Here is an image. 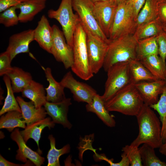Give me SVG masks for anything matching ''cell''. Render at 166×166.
<instances>
[{
	"instance_id": "cell-1",
	"label": "cell",
	"mask_w": 166,
	"mask_h": 166,
	"mask_svg": "<svg viewBox=\"0 0 166 166\" xmlns=\"http://www.w3.org/2000/svg\"><path fill=\"white\" fill-rule=\"evenodd\" d=\"M139 126V133L130 145L138 147L146 144L154 148H159L163 143L161 126L156 114L149 106L144 104L136 116Z\"/></svg>"
},
{
	"instance_id": "cell-2",
	"label": "cell",
	"mask_w": 166,
	"mask_h": 166,
	"mask_svg": "<svg viewBox=\"0 0 166 166\" xmlns=\"http://www.w3.org/2000/svg\"><path fill=\"white\" fill-rule=\"evenodd\" d=\"M144 104L138 90L131 83L120 89L110 99L105 102V108L109 112L135 116Z\"/></svg>"
},
{
	"instance_id": "cell-3",
	"label": "cell",
	"mask_w": 166,
	"mask_h": 166,
	"mask_svg": "<svg viewBox=\"0 0 166 166\" xmlns=\"http://www.w3.org/2000/svg\"><path fill=\"white\" fill-rule=\"evenodd\" d=\"M138 40L133 34L126 35L110 40L103 67L107 72L113 65L128 62L136 59Z\"/></svg>"
},
{
	"instance_id": "cell-4",
	"label": "cell",
	"mask_w": 166,
	"mask_h": 166,
	"mask_svg": "<svg viewBox=\"0 0 166 166\" xmlns=\"http://www.w3.org/2000/svg\"><path fill=\"white\" fill-rule=\"evenodd\" d=\"M72 49L73 63L72 71L82 79L87 81L93 76L89 65L86 44V33L80 22L76 27Z\"/></svg>"
},
{
	"instance_id": "cell-5",
	"label": "cell",
	"mask_w": 166,
	"mask_h": 166,
	"mask_svg": "<svg viewBox=\"0 0 166 166\" xmlns=\"http://www.w3.org/2000/svg\"><path fill=\"white\" fill-rule=\"evenodd\" d=\"M72 0H61L58 8L48 10L47 15L57 20L61 25L67 43L72 48L74 33L80 20L77 14L73 12Z\"/></svg>"
},
{
	"instance_id": "cell-6",
	"label": "cell",
	"mask_w": 166,
	"mask_h": 166,
	"mask_svg": "<svg viewBox=\"0 0 166 166\" xmlns=\"http://www.w3.org/2000/svg\"><path fill=\"white\" fill-rule=\"evenodd\" d=\"M107 78L101 98L106 102L120 89L131 83L128 62H119L107 70Z\"/></svg>"
},
{
	"instance_id": "cell-7",
	"label": "cell",
	"mask_w": 166,
	"mask_h": 166,
	"mask_svg": "<svg viewBox=\"0 0 166 166\" xmlns=\"http://www.w3.org/2000/svg\"><path fill=\"white\" fill-rule=\"evenodd\" d=\"M137 27L136 21L126 2L118 4L108 39L112 40L126 35L133 34Z\"/></svg>"
},
{
	"instance_id": "cell-8",
	"label": "cell",
	"mask_w": 166,
	"mask_h": 166,
	"mask_svg": "<svg viewBox=\"0 0 166 166\" xmlns=\"http://www.w3.org/2000/svg\"><path fill=\"white\" fill-rule=\"evenodd\" d=\"M72 5L85 29L106 41H109L96 19L93 13V2L90 0H72Z\"/></svg>"
},
{
	"instance_id": "cell-9",
	"label": "cell",
	"mask_w": 166,
	"mask_h": 166,
	"mask_svg": "<svg viewBox=\"0 0 166 166\" xmlns=\"http://www.w3.org/2000/svg\"><path fill=\"white\" fill-rule=\"evenodd\" d=\"M85 30L86 33L87 48L89 65L93 73L96 74L103 67L109 41H106L93 34L88 30Z\"/></svg>"
},
{
	"instance_id": "cell-10",
	"label": "cell",
	"mask_w": 166,
	"mask_h": 166,
	"mask_svg": "<svg viewBox=\"0 0 166 166\" xmlns=\"http://www.w3.org/2000/svg\"><path fill=\"white\" fill-rule=\"evenodd\" d=\"M52 42L51 49L56 60L63 63L65 68H71L73 63L72 48L67 43L63 31L56 25L52 26Z\"/></svg>"
},
{
	"instance_id": "cell-11",
	"label": "cell",
	"mask_w": 166,
	"mask_h": 166,
	"mask_svg": "<svg viewBox=\"0 0 166 166\" xmlns=\"http://www.w3.org/2000/svg\"><path fill=\"white\" fill-rule=\"evenodd\" d=\"M60 83L64 88L70 90L74 100L77 102L90 104L92 101L94 96L97 93L91 86L76 80L70 71L65 74Z\"/></svg>"
},
{
	"instance_id": "cell-12",
	"label": "cell",
	"mask_w": 166,
	"mask_h": 166,
	"mask_svg": "<svg viewBox=\"0 0 166 166\" xmlns=\"http://www.w3.org/2000/svg\"><path fill=\"white\" fill-rule=\"evenodd\" d=\"M117 6L115 0L101 1L93 3V13L96 19L108 38Z\"/></svg>"
},
{
	"instance_id": "cell-13",
	"label": "cell",
	"mask_w": 166,
	"mask_h": 166,
	"mask_svg": "<svg viewBox=\"0 0 166 166\" xmlns=\"http://www.w3.org/2000/svg\"><path fill=\"white\" fill-rule=\"evenodd\" d=\"M10 138L18 147L15 156L16 160L26 163L28 159L36 166H41L44 164L45 158L38 152L33 151L27 146L18 128H15L12 132Z\"/></svg>"
},
{
	"instance_id": "cell-14",
	"label": "cell",
	"mask_w": 166,
	"mask_h": 166,
	"mask_svg": "<svg viewBox=\"0 0 166 166\" xmlns=\"http://www.w3.org/2000/svg\"><path fill=\"white\" fill-rule=\"evenodd\" d=\"M166 84V80H157L142 81L134 84L139 92L144 103L148 106L156 103Z\"/></svg>"
},
{
	"instance_id": "cell-15",
	"label": "cell",
	"mask_w": 166,
	"mask_h": 166,
	"mask_svg": "<svg viewBox=\"0 0 166 166\" xmlns=\"http://www.w3.org/2000/svg\"><path fill=\"white\" fill-rule=\"evenodd\" d=\"M34 39V30L29 29L12 35L9 38L6 51L12 60L18 54L28 53L29 45Z\"/></svg>"
},
{
	"instance_id": "cell-16",
	"label": "cell",
	"mask_w": 166,
	"mask_h": 166,
	"mask_svg": "<svg viewBox=\"0 0 166 166\" xmlns=\"http://www.w3.org/2000/svg\"><path fill=\"white\" fill-rule=\"evenodd\" d=\"M71 99L65 98L62 101L53 103L46 101L44 105L47 114L55 124L62 125L65 128L70 129L72 125L68 119L69 106L71 105Z\"/></svg>"
},
{
	"instance_id": "cell-17",
	"label": "cell",
	"mask_w": 166,
	"mask_h": 166,
	"mask_svg": "<svg viewBox=\"0 0 166 166\" xmlns=\"http://www.w3.org/2000/svg\"><path fill=\"white\" fill-rule=\"evenodd\" d=\"M34 39L43 49L51 53L53 30L46 17L42 15L34 30Z\"/></svg>"
},
{
	"instance_id": "cell-18",
	"label": "cell",
	"mask_w": 166,
	"mask_h": 166,
	"mask_svg": "<svg viewBox=\"0 0 166 166\" xmlns=\"http://www.w3.org/2000/svg\"><path fill=\"white\" fill-rule=\"evenodd\" d=\"M55 125V123L50 118H45L26 125L23 130L20 131V132L26 143L30 138L35 141L38 147V152L41 155L42 151L39 148V141L42 131L46 127L49 129L53 128Z\"/></svg>"
},
{
	"instance_id": "cell-19",
	"label": "cell",
	"mask_w": 166,
	"mask_h": 166,
	"mask_svg": "<svg viewBox=\"0 0 166 166\" xmlns=\"http://www.w3.org/2000/svg\"><path fill=\"white\" fill-rule=\"evenodd\" d=\"M47 0H28L20 2L16 6L20 12L18 15L19 22L25 23L31 21L36 15L46 7Z\"/></svg>"
},
{
	"instance_id": "cell-20",
	"label": "cell",
	"mask_w": 166,
	"mask_h": 166,
	"mask_svg": "<svg viewBox=\"0 0 166 166\" xmlns=\"http://www.w3.org/2000/svg\"><path fill=\"white\" fill-rule=\"evenodd\" d=\"M16 99L26 125L45 118L47 113L44 107L38 109L32 101H26L20 96H17Z\"/></svg>"
},
{
	"instance_id": "cell-21",
	"label": "cell",
	"mask_w": 166,
	"mask_h": 166,
	"mask_svg": "<svg viewBox=\"0 0 166 166\" xmlns=\"http://www.w3.org/2000/svg\"><path fill=\"white\" fill-rule=\"evenodd\" d=\"M42 67L44 71L47 80L49 83L48 87L45 89L46 93L47 101L53 103L62 101L66 98L64 92L65 88L60 82H58L54 78L50 68Z\"/></svg>"
},
{
	"instance_id": "cell-22",
	"label": "cell",
	"mask_w": 166,
	"mask_h": 166,
	"mask_svg": "<svg viewBox=\"0 0 166 166\" xmlns=\"http://www.w3.org/2000/svg\"><path fill=\"white\" fill-rule=\"evenodd\" d=\"M85 107L87 111L95 113L108 126L113 127L115 126L116 122L113 116L109 114L101 96L98 94L94 96L91 103L86 105Z\"/></svg>"
},
{
	"instance_id": "cell-23",
	"label": "cell",
	"mask_w": 166,
	"mask_h": 166,
	"mask_svg": "<svg viewBox=\"0 0 166 166\" xmlns=\"http://www.w3.org/2000/svg\"><path fill=\"white\" fill-rule=\"evenodd\" d=\"M45 90L43 85L32 80L21 93L23 97L30 99L38 109L47 101Z\"/></svg>"
},
{
	"instance_id": "cell-24",
	"label": "cell",
	"mask_w": 166,
	"mask_h": 166,
	"mask_svg": "<svg viewBox=\"0 0 166 166\" xmlns=\"http://www.w3.org/2000/svg\"><path fill=\"white\" fill-rule=\"evenodd\" d=\"M5 75L10 78L14 93L21 92L33 80L30 73L17 67H12Z\"/></svg>"
},
{
	"instance_id": "cell-25",
	"label": "cell",
	"mask_w": 166,
	"mask_h": 166,
	"mask_svg": "<svg viewBox=\"0 0 166 166\" xmlns=\"http://www.w3.org/2000/svg\"><path fill=\"white\" fill-rule=\"evenodd\" d=\"M128 64L131 83L134 85L142 81L158 80L137 59L130 61Z\"/></svg>"
},
{
	"instance_id": "cell-26",
	"label": "cell",
	"mask_w": 166,
	"mask_h": 166,
	"mask_svg": "<svg viewBox=\"0 0 166 166\" xmlns=\"http://www.w3.org/2000/svg\"><path fill=\"white\" fill-rule=\"evenodd\" d=\"M140 61L158 80H166V63L158 54H152Z\"/></svg>"
},
{
	"instance_id": "cell-27",
	"label": "cell",
	"mask_w": 166,
	"mask_h": 166,
	"mask_svg": "<svg viewBox=\"0 0 166 166\" xmlns=\"http://www.w3.org/2000/svg\"><path fill=\"white\" fill-rule=\"evenodd\" d=\"M0 128H5L12 132L16 128H25L26 123L21 112L13 111L8 112L1 116Z\"/></svg>"
},
{
	"instance_id": "cell-28",
	"label": "cell",
	"mask_w": 166,
	"mask_h": 166,
	"mask_svg": "<svg viewBox=\"0 0 166 166\" xmlns=\"http://www.w3.org/2000/svg\"><path fill=\"white\" fill-rule=\"evenodd\" d=\"M158 2L157 0H146L136 20V29L157 18Z\"/></svg>"
},
{
	"instance_id": "cell-29",
	"label": "cell",
	"mask_w": 166,
	"mask_h": 166,
	"mask_svg": "<svg viewBox=\"0 0 166 166\" xmlns=\"http://www.w3.org/2000/svg\"><path fill=\"white\" fill-rule=\"evenodd\" d=\"M157 36L138 41L136 47V58L139 60L152 54H159Z\"/></svg>"
},
{
	"instance_id": "cell-30",
	"label": "cell",
	"mask_w": 166,
	"mask_h": 166,
	"mask_svg": "<svg viewBox=\"0 0 166 166\" xmlns=\"http://www.w3.org/2000/svg\"><path fill=\"white\" fill-rule=\"evenodd\" d=\"M163 30L162 23L157 18L137 29L134 34L138 41L157 36Z\"/></svg>"
},
{
	"instance_id": "cell-31",
	"label": "cell",
	"mask_w": 166,
	"mask_h": 166,
	"mask_svg": "<svg viewBox=\"0 0 166 166\" xmlns=\"http://www.w3.org/2000/svg\"><path fill=\"white\" fill-rule=\"evenodd\" d=\"M3 80L7 89V95L4 105L0 111V116L10 111H15L21 113L20 107L14 97L10 78L6 75H4Z\"/></svg>"
},
{
	"instance_id": "cell-32",
	"label": "cell",
	"mask_w": 166,
	"mask_h": 166,
	"mask_svg": "<svg viewBox=\"0 0 166 166\" xmlns=\"http://www.w3.org/2000/svg\"><path fill=\"white\" fill-rule=\"evenodd\" d=\"M48 138L50 141V148L47 156L48 160L47 166H60L59 159L60 157L70 152V147L68 144L60 149H57L55 146L56 141L52 135H49Z\"/></svg>"
},
{
	"instance_id": "cell-33",
	"label": "cell",
	"mask_w": 166,
	"mask_h": 166,
	"mask_svg": "<svg viewBox=\"0 0 166 166\" xmlns=\"http://www.w3.org/2000/svg\"><path fill=\"white\" fill-rule=\"evenodd\" d=\"M139 148L143 166H166V163L156 156L155 148L151 146L144 144Z\"/></svg>"
},
{
	"instance_id": "cell-34",
	"label": "cell",
	"mask_w": 166,
	"mask_h": 166,
	"mask_svg": "<svg viewBox=\"0 0 166 166\" xmlns=\"http://www.w3.org/2000/svg\"><path fill=\"white\" fill-rule=\"evenodd\" d=\"M150 107L158 113L161 123V136L163 143L166 140V84L160 98L155 104Z\"/></svg>"
},
{
	"instance_id": "cell-35",
	"label": "cell",
	"mask_w": 166,
	"mask_h": 166,
	"mask_svg": "<svg viewBox=\"0 0 166 166\" xmlns=\"http://www.w3.org/2000/svg\"><path fill=\"white\" fill-rule=\"evenodd\" d=\"M16 6L11 7L0 14V23L6 27H10L17 25L19 22L16 10Z\"/></svg>"
},
{
	"instance_id": "cell-36",
	"label": "cell",
	"mask_w": 166,
	"mask_h": 166,
	"mask_svg": "<svg viewBox=\"0 0 166 166\" xmlns=\"http://www.w3.org/2000/svg\"><path fill=\"white\" fill-rule=\"evenodd\" d=\"M122 150L128 159L130 166H143L138 147L127 145L122 148Z\"/></svg>"
},
{
	"instance_id": "cell-37",
	"label": "cell",
	"mask_w": 166,
	"mask_h": 166,
	"mask_svg": "<svg viewBox=\"0 0 166 166\" xmlns=\"http://www.w3.org/2000/svg\"><path fill=\"white\" fill-rule=\"evenodd\" d=\"M12 60L9 54L6 51L0 55V76L5 75L11 69Z\"/></svg>"
},
{
	"instance_id": "cell-38",
	"label": "cell",
	"mask_w": 166,
	"mask_h": 166,
	"mask_svg": "<svg viewBox=\"0 0 166 166\" xmlns=\"http://www.w3.org/2000/svg\"><path fill=\"white\" fill-rule=\"evenodd\" d=\"M146 0H127L126 5L136 20L140 10L144 5Z\"/></svg>"
},
{
	"instance_id": "cell-39",
	"label": "cell",
	"mask_w": 166,
	"mask_h": 166,
	"mask_svg": "<svg viewBox=\"0 0 166 166\" xmlns=\"http://www.w3.org/2000/svg\"><path fill=\"white\" fill-rule=\"evenodd\" d=\"M159 54L164 61L166 59V33L163 30L157 36Z\"/></svg>"
},
{
	"instance_id": "cell-40",
	"label": "cell",
	"mask_w": 166,
	"mask_h": 166,
	"mask_svg": "<svg viewBox=\"0 0 166 166\" xmlns=\"http://www.w3.org/2000/svg\"><path fill=\"white\" fill-rule=\"evenodd\" d=\"M157 18L162 23L166 22V2H158Z\"/></svg>"
},
{
	"instance_id": "cell-41",
	"label": "cell",
	"mask_w": 166,
	"mask_h": 166,
	"mask_svg": "<svg viewBox=\"0 0 166 166\" xmlns=\"http://www.w3.org/2000/svg\"><path fill=\"white\" fill-rule=\"evenodd\" d=\"M20 2L18 0H0V12L11 7L16 6Z\"/></svg>"
},
{
	"instance_id": "cell-42",
	"label": "cell",
	"mask_w": 166,
	"mask_h": 166,
	"mask_svg": "<svg viewBox=\"0 0 166 166\" xmlns=\"http://www.w3.org/2000/svg\"><path fill=\"white\" fill-rule=\"evenodd\" d=\"M121 160L120 161L117 163H114L113 162L110 164L111 166H128L130 163L126 155L123 152L121 155Z\"/></svg>"
},
{
	"instance_id": "cell-43",
	"label": "cell",
	"mask_w": 166,
	"mask_h": 166,
	"mask_svg": "<svg viewBox=\"0 0 166 166\" xmlns=\"http://www.w3.org/2000/svg\"><path fill=\"white\" fill-rule=\"evenodd\" d=\"M21 164L11 162L6 160L2 155H0V166H20Z\"/></svg>"
},
{
	"instance_id": "cell-44",
	"label": "cell",
	"mask_w": 166,
	"mask_h": 166,
	"mask_svg": "<svg viewBox=\"0 0 166 166\" xmlns=\"http://www.w3.org/2000/svg\"><path fill=\"white\" fill-rule=\"evenodd\" d=\"M159 151L162 154L166 156V140L159 148Z\"/></svg>"
},
{
	"instance_id": "cell-45",
	"label": "cell",
	"mask_w": 166,
	"mask_h": 166,
	"mask_svg": "<svg viewBox=\"0 0 166 166\" xmlns=\"http://www.w3.org/2000/svg\"><path fill=\"white\" fill-rule=\"evenodd\" d=\"M163 31L166 33V22L162 23Z\"/></svg>"
},
{
	"instance_id": "cell-46",
	"label": "cell",
	"mask_w": 166,
	"mask_h": 166,
	"mask_svg": "<svg viewBox=\"0 0 166 166\" xmlns=\"http://www.w3.org/2000/svg\"><path fill=\"white\" fill-rule=\"evenodd\" d=\"M117 3L118 4L121 3L126 1L127 0H115Z\"/></svg>"
},
{
	"instance_id": "cell-47",
	"label": "cell",
	"mask_w": 166,
	"mask_h": 166,
	"mask_svg": "<svg viewBox=\"0 0 166 166\" xmlns=\"http://www.w3.org/2000/svg\"><path fill=\"white\" fill-rule=\"evenodd\" d=\"M91 0V1H92L94 3V2H95L97 1H107V0L113 1L115 0Z\"/></svg>"
},
{
	"instance_id": "cell-48",
	"label": "cell",
	"mask_w": 166,
	"mask_h": 166,
	"mask_svg": "<svg viewBox=\"0 0 166 166\" xmlns=\"http://www.w3.org/2000/svg\"><path fill=\"white\" fill-rule=\"evenodd\" d=\"M158 2H166V0H157Z\"/></svg>"
},
{
	"instance_id": "cell-49",
	"label": "cell",
	"mask_w": 166,
	"mask_h": 166,
	"mask_svg": "<svg viewBox=\"0 0 166 166\" xmlns=\"http://www.w3.org/2000/svg\"><path fill=\"white\" fill-rule=\"evenodd\" d=\"M18 0L19 1L21 2H22L26 1L28 0Z\"/></svg>"
}]
</instances>
